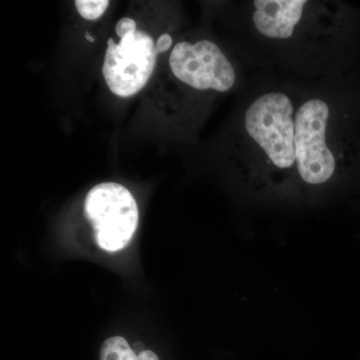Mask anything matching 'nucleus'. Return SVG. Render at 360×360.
I'll return each mask as SVG.
<instances>
[{"mask_svg":"<svg viewBox=\"0 0 360 360\" xmlns=\"http://www.w3.org/2000/svg\"><path fill=\"white\" fill-rule=\"evenodd\" d=\"M116 34L122 39L130 32H136V23L134 20L129 18H122L118 21L115 27Z\"/></svg>","mask_w":360,"mask_h":360,"instance_id":"1a4fd4ad","label":"nucleus"},{"mask_svg":"<svg viewBox=\"0 0 360 360\" xmlns=\"http://www.w3.org/2000/svg\"><path fill=\"white\" fill-rule=\"evenodd\" d=\"M85 39L89 40V41H90V42L94 41V37H91V35H90L89 32L85 33Z\"/></svg>","mask_w":360,"mask_h":360,"instance_id":"9b49d317","label":"nucleus"},{"mask_svg":"<svg viewBox=\"0 0 360 360\" xmlns=\"http://www.w3.org/2000/svg\"><path fill=\"white\" fill-rule=\"evenodd\" d=\"M309 6V2L303 0H255L253 25L269 39H290Z\"/></svg>","mask_w":360,"mask_h":360,"instance_id":"423d86ee","label":"nucleus"},{"mask_svg":"<svg viewBox=\"0 0 360 360\" xmlns=\"http://www.w3.org/2000/svg\"><path fill=\"white\" fill-rule=\"evenodd\" d=\"M333 111L326 101L310 98L295 112V172L309 186H321L335 176L338 160L329 143Z\"/></svg>","mask_w":360,"mask_h":360,"instance_id":"f03ea898","label":"nucleus"},{"mask_svg":"<svg viewBox=\"0 0 360 360\" xmlns=\"http://www.w3.org/2000/svg\"><path fill=\"white\" fill-rule=\"evenodd\" d=\"M172 44V39L169 34H162L156 42V51L158 53L165 52L170 49Z\"/></svg>","mask_w":360,"mask_h":360,"instance_id":"9d476101","label":"nucleus"},{"mask_svg":"<svg viewBox=\"0 0 360 360\" xmlns=\"http://www.w3.org/2000/svg\"><path fill=\"white\" fill-rule=\"evenodd\" d=\"M169 65L180 82L198 90L225 92L236 84V73L231 61L214 42H179L172 49Z\"/></svg>","mask_w":360,"mask_h":360,"instance_id":"39448f33","label":"nucleus"},{"mask_svg":"<svg viewBox=\"0 0 360 360\" xmlns=\"http://www.w3.org/2000/svg\"><path fill=\"white\" fill-rule=\"evenodd\" d=\"M110 2L108 0H77L78 13L86 20H96L105 13Z\"/></svg>","mask_w":360,"mask_h":360,"instance_id":"6e6552de","label":"nucleus"},{"mask_svg":"<svg viewBox=\"0 0 360 360\" xmlns=\"http://www.w3.org/2000/svg\"><path fill=\"white\" fill-rule=\"evenodd\" d=\"M84 210L101 250L115 252L129 245L139 225V213L127 187L116 182L92 187L85 198Z\"/></svg>","mask_w":360,"mask_h":360,"instance_id":"7ed1b4c3","label":"nucleus"},{"mask_svg":"<svg viewBox=\"0 0 360 360\" xmlns=\"http://www.w3.org/2000/svg\"><path fill=\"white\" fill-rule=\"evenodd\" d=\"M295 112L292 99L278 91L257 97L245 111V134L276 184L296 175Z\"/></svg>","mask_w":360,"mask_h":360,"instance_id":"f257e3e1","label":"nucleus"},{"mask_svg":"<svg viewBox=\"0 0 360 360\" xmlns=\"http://www.w3.org/2000/svg\"><path fill=\"white\" fill-rule=\"evenodd\" d=\"M153 37L136 30L115 44L108 39L103 73L111 92L120 97H129L141 91L153 75L158 56Z\"/></svg>","mask_w":360,"mask_h":360,"instance_id":"20e7f679","label":"nucleus"},{"mask_svg":"<svg viewBox=\"0 0 360 360\" xmlns=\"http://www.w3.org/2000/svg\"><path fill=\"white\" fill-rule=\"evenodd\" d=\"M99 360H160L151 350H142L136 355L122 336H113L104 341Z\"/></svg>","mask_w":360,"mask_h":360,"instance_id":"0eeeda50","label":"nucleus"}]
</instances>
